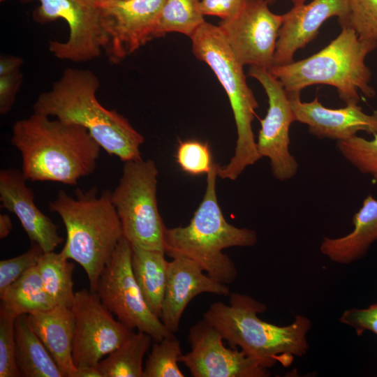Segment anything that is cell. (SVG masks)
Masks as SVG:
<instances>
[{
  "instance_id": "60d3db41",
  "label": "cell",
  "mask_w": 377,
  "mask_h": 377,
  "mask_svg": "<svg viewBox=\"0 0 377 377\" xmlns=\"http://www.w3.org/2000/svg\"><path fill=\"white\" fill-rule=\"evenodd\" d=\"M268 4H272L277 1L278 0H265ZM290 1L293 6H298L302 3H306V0H289Z\"/></svg>"
},
{
  "instance_id": "52a82bcc",
  "label": "cell",
  "mask_w": 377,
  "mask_h": 377,
  "mask_svg": "<svg viewBox=\"0 0 377 377\" xmlns=\"http://www.w3.org/2000/svg\"><path fill=\"white\" fill-rule=\"evenodd\" d=\"M190 38L193 54L212 70L230 101L237 128L236 146L229 163L219 165L217 174L222 179L235 180L261 158L252 129L258 104L246 82L244 66L233 54L218 25L205 22Z\"/></svg>"
},
{
  "instance_id": "f35d334b",
  "label": "cell",
  "mask_w": 377,
  "mask_h": 377,
  "mask_svg": "<svg viewBox=\"0 0 377 377\" xmlns=\"http://www.w3.org/2000/svg\"><path fill=\"white\" fill-rule=\"evenodd\" d=\"M73 377H101V375L97 367H82L76 369Z\"/></svg>"
},
{
  "instance_id": "8fae6325",
  "label": "cell",
  "mask_w": 377,
  "mask_h": 377,
  "mask_svg": "<svg viewBox=\"0 0 377 377\" xmlns=\"http://www.w3.org/2000/svg\"><path fill=\"white\" fill-rule=\"evenodd\" d=\"M248 75L258 80L268 100L265 117L260 120L256 142L261 158L267 157L274 177L283 182L297 172L298 163L289 149L290 127L295 121L288 95L281 82L269 70L250 66Z\"/></svg>"
},
{
  "instance_id": "9a60e30c",
  "label": "cell",
  "mask_w": 377,
  "mask_h": 377,
  "mask_svg": "<svg viewBox=\"0 0 377 377\" xmlns=\"http://www.w3.org/2000/svg\"><path fill=\"white\" fill-rule=\"evenodd\" d=\"M221 334L205 320L192 325L187 341L191 351L179 359L193 377H267L263 367L237 348H226Z\"/></svg>"
},
{
  "instance_id": "4dcf8cb0",
  "label": "cell",
  "mask_w": 377,
  "mask_h": 377,
  "mask_svg": "<svg viewBox=\"0 0 377 377\" xmlns=\"http://www.w3.org/2000/svg\"><path fill=\"white\" fill-rule=\"evenodd\" d=\"M16 318L14 313L0 306V377L21 376L16 361Z\"/></svg>"
},
{
  "instance_id": "f1b7e54d",
  "label": "cell",
  "mask_w": 377,
  "mask_h": 377,
  "mask_svg": "<svg viewBox=\"0 0 377 377\" xmlns=\"http://www.w3.org/2000/svg\"><path fill=\"white\" fill-rule=\"evenodd\" d=\"M342 156L362 174L377 182V134L367 140L357 135L337 142Z\"/></svg>"
},
{
  "instance_id": "1f68e13d",
  "label": "cell",
  "mask_w": 377,
  "mask_h": 377,
  "mask_svg": "<svg viewBox=\"0 0 377 377\" xmlns=\"http://www.w3.org/2000/svg\"><path fill=\"white\" fill-rule=\"evenodd\" d=\"M176 161L184 172L191 175H207L213 164L209 145L197 140L181 141Z\"/></svg>"
},
{
  "instance_id": "f546056e",
  "label": "cell",
  "mask_w": 377,
  "mask_h": 377,
  "mask_svg": "<svg viewBox=\"0 0 377 377\" xmlns=\"http://www.w3.org/2000/svg\"><path fill=\"white\" fill-rule=\"evenodd\" d=\"M343 27L353 29L362 40L377 44V0H349Z\"/></svg>"
},
{
  "instance_id": "e0dca14e",
  "label": "cell",
  "mask_w": 377,
  "mask_h": 377,
  "mask_svg": "<svg viewBox=\"0 0 377 377\" xmlns=\"http://www.w3.org/2000/svg\"><path fill=\"white\" fill-rule=\"evenodd\" d=\"M295 121L306 124L308 132L319 139L341 141L360 131L377 134V111L364 112L358 104L341 108H326L316 97L310 102L300 99V92L287 93Z\"/></svg>"
},
{
  "instance_id": "836d02e7",
  "label": "cell",
  "mask_w": 377,
  "mask_h": 377,
  "mask_svg": "<svg viewBox=\"0 0 377 377\" xmlns=\"http://www.w3.org/2000/svg\"><path fill=\"white\" fill-rule=\"evenodd\" d=\"M342 324L353 327L357 336L368 330L377 336V303L365 309L346 310L339 319Z\"/></svg>"
},
{
  "instance_id": "484cf974",
  "label": "cell",
  "mask_w": 377,
  "mask_h": 377,
  "mask_svg": "<svg viewBox=\"0 0 377 377\" xmlns=\"http://www.w3.org/2000/svg\"><path fill=\"white\" fill-rule=\"evenodd\" d=\"M61 251L43 253L36 267L44 288L56 306L71 308L75 292L73 291L74 264Z\"/></svg>"
},
{
  "instance_id": "603a6c76",
  "label": "cell",
  "mask_w": 377,
  "mask_h": 377,
  "mask_svg": "<svg viewBox=\"0 0 377 377\" xmlns=\"http://www.w3.org/2000/svg\"><path fill=\"white\" fill-rule=\"evenodd\" d=\"M16 361L24 377H64L53 358L31 329L27 314L15 322Z\"/></svg>"
},
{
  "instance_id": "74e56055",
  "label": "cell",
  "mask_w": 377,
  "mask_h": 377,
  "mask_svg": "<svg viewBox=\"0 0 377 377\" xmlns=\"http://www.w3.org/2000/svg\"><path fill=\"white\" fill-rule=\"evenodd\" d=\"M13 224L10 216L6 214L0 215V238H6L11 232Z\"/></svg>"
},
{
  "instance_id": "cb8c5ba5",
  "label": "cell",
  "mask_w": 377,
  "mask_h": 377,
  "mask_svg": "<svg viewBox=\"0 0 377 377\" xmlns=\"http://www.w3.org/2000/svg\"><path fill=\"white\" fill-rule=\"evenodd\" d=\"M1 306L16 316L56 306L46 292L36 266L29 269L0 295Z\"/></svg>"
},
{
  "instance_id": "5b68a950",
  "label": "cell",
  "mask_w": 377,
  "mask_h": 377,
  "mask_svg": "<svg viewBox=\"0 0 377 377\" xmlns=\"http://www.w3.org/2000/svg\"><path fill=\"white\" fill-rule=\"evenodd\" d=\"M218 165L213 163L207 174L203 198L189 223L184 227L165 228L163 249L172 258H188L198 263L211 278L228 285L235 280L237 269L223 250L253 246L258 242V236L254 230L235 227L226 220L216 191Z\"/></svg>"
},
{
  "instance_id": "d590c367",
  "label": "cell",
  "mask_w": 377,
  "mask_h": 377,
  "mask_svg": "<svg viewBox=\"0 0 377 377\" xmlns=\"http://www.w3.org/2000/svg\"><path fill=\"white\" fill-rule=\"evenodd\" d=\"M20 71L8 75L0 76V114L6 115L12 109L16 95L22 82Z\"/></svg>"
},
{
  "instance_id": "83f0119b",
  "label": "cell",
  "mask_w": 377,
  "mask_h": 377,
  "mask_svg": "<svg viewBox=\"0 0 377 377\" xmlns=\"http://www.w3.org/2000/svg\"><path fill=\"white\" fill-rule=\"evenodd\" d=\"M182 355L180 341L174 334L154 341L146 360L142 377H184L178 366Z\"/></svg>"
},
{
  "instance_id": "7c38bea8",
  "label": "cell",
  "mask_w": 377,
  "mask_h": 377,
  "mask_svg": "<svg viewBox=\"0 0 377 377\" xmlns=\"http://www.w3.org/2000/svg\"><path fill=\"white\" fill-rule=\"evenodd\" d=\"M165 0H114L97 6L103 50L118 64L154 39Z\"/></svg>"
},
{
  "instance_id": "4fadbf2b",
  "label": "cell",
  "mask_w": 377,
  "mask_h": 377,
  "mask_svg": "<svg viewBox=\"0 0 377 377\" xmlns=\"http://www.w3.org/2000/svg\"><path fill=\"white\" fill-rule=\"evenodd\" d=\"M265 0H246L232 18L219 27L233 54L242 65L270 70L283 15L274 13Z\"/></svg>"
},
{
  "instance_id": "e575fe53",
  "label": "cell",
  "mask_w": 377,
  "mask_h": 377,
  "mask_svg": "<svg viewBox=\"0 0 377 377\" xmlns=\"http://www.w3.org/2000/svg\"><path fill=\"white\" fill-rule=\"evenodd\" d=\"M246 0H199V6L204 16H216L221 20L234 17Z\"/></svg>"
},
{
  "instance_id": "b9f144b4",
  "label": "cell",
  "mask_w": 377,
  "mask_h": 377,
  "mask_svg": "<svg viewBox=\"0 0 377 377\" xmlns=\"http://www.w3.org/2000/svg\"><path fill=\"white\" fill-rule=\"evenodd\" d=\"M376 73H377V71H376ZM376 82H377V81H376Z\"/></svg>"
},
{
  "instance_id": "277c9868",
  "label": "cell",
  "mask_w": 377,
  "mask_h": 377,
  "mask_svg": "<svg viewBox=\"0 0 377 377\" xmlns=\"http://www.w3.org/2000/svg\"><path fill=\"white\" fill-rule=\"evenodd\" d=\"M61 219L66 239L61 251L84 269L89 290L95 292L98 279L124 237L121 224L112 200V191L101 194L96 186L77 188L75 196L60 190L49 204Z\"/></svg>"
},
{
  "instance_id": "8992f818",
  "label": "cell",
  "mask_w": 377,
  "mask_h": 377,
  "mask_svg": "<svg viewBox=\"0 0 377 377\" xmlns=\"http://www.w3.org/2000/svg\"><path fill=\"white\" fill-rule=\"evenodd\" d=\"M341 28L339 34L318 52L269 70L287 93H301L311 85L326 84L337 89L346 105L358 104L360 93L369 98L375 96L366 58L377 44L362 40L348 27Z\"/></svg>"
},
{
  "instance_id": "7a4b0ae2",
  "label": "cell",
  "mask_w": 377,
  "mask_h": 377,
  "mask_svg": "<svg viewBox=\"0 0 377 377\" xmlns=\"http://www.w3.org/2000/svg\"><path fill=\"white\" fill-rule=\"evenodd\" d=\"M99 86L91 71L66 68L52 88L38 96L34 112L84 127L108 154L124 162L141 158L143 135L124 116L98 102Z\"/></svg>"
},
{
  "instance_id": "9c48e42d",
  "label": "cell",
  "mask_w": 377,
  "mask_h": 377,
  "mask_svg": "<svg viewBox=\"0 0 377 377\" xmlns=\"http://www.w3.org/2000/svg\"><path fill=\"white\" fill-rule=\"evenodd\" d=\"M132 246L123 237L103 269L95 293L103 304L121 323L150 335L154 341L174 333L164 326L147 304L133 275Z\"/></svg>"
},
{
  "instance_id": "ac0fdd59",
  "label": "cell",
  "mask_w": 377,
  "mask_h": 377,
  "mask_svg": "<svg viewBox=\"0 0 377 377\" xmlns=\"http://www.w3.org/2000/svg\"><path fill=\"white\" fill-rule=\"evenodd\" d=\"M26 181L22 170L13 168L1 170V207L18 218L31 242L38 244L44 253L54 251L64 239L58 232V226L37 207L34 193Z\"/></svg>"
},
{
  "instance_id": "3957f363",
  "label": "cell",
  "mask_w": 377,
  "mask_h": 377,
  "mask_svg": "<svg viewBox=\"0 0 377 377\" xmlns=\"http://www.w3.org/2000/svg\"><path fill=\"white\" fill-rule=\"evenodd\" d=\"M267 310L265 304L239 293L230 295L229 305L213 302L203 313V320L214 327L231 348H239L247 356L269 369L279 362L290 366L294 356L308 350L306 335L311 320L297 315L286 326L263 321L258 313Z\"/></svg>"
},
{
  "instance_id": "30bf717a",
  "label": "cell",
  "mask_w": 377,
  "mask_h": 377,
  "mask_svg": "<svg viewBox=\"0 0 377 377\" xmlns=\"http://www.w3.org/2000/svg\"><path fill=\"white\" fill-rule=\"evenodd\" d=\"M71 309L75 318L73 360L77 369L97 367L133 332L115 320L97 294L90 290L75 292Z\"/></svg>"
},
{
  "instance_id": "4316f807",
  "label": "cell",
  "mask_w": 377,
  "mask_h": 377,
  "mask_svg": "<svg viewBox=\"0 0 377 377\" xmlns=\"http://www.w3.org/2000/svg\"><path fill=\"white\" fill-rule=\"evenodd\" d=\"M205 22L199 0H165L154 37L177 32L191 38Z\"/></svg>"
},
{
  "instance_id": "d4e9b609",
  "label": "cell",
  "mask_w": 377,
  "mask_h": 377,
  "mask_svg": "<svg viewBox=\"0 0 377 377\" xmlns=\"http://www.w3.org/2000/svg\"><path fill=\"white\" fill-rule=\"evenodd\" d=\"M151 340L145 332H132L124 343L99 362L101 377H142L143 357Z\"/></svg>"
},
{
  "instance_id": "5bb4252c",
  "label": "cell",
  "mask_w": 377,
  "mask_h": 377,
  "mask_svg": "<svg viewBox=\"0 0 377 377\" xmlns=\"http://www.w3.org/2000/svg\"><path fill=\"white\" fill-rule=\"evenodd\" d=\"M32 0H21L29 2ZM40 5L32 13L33 20L41 24L64 20L69 36L64 42L52 40L50 52L57 59L86 62L98 58L103 50V36L97 7L84 6L75 0H37Z\"/></svg>"
},
{
  "instance_id": "ba28073f",
  "label": "cell",
  "mask_w": 377,
  "mask_h": 377,
  "mask_svg": "<svg viewBox=\"0 0 377 377\" xmlns=\"http://www.w3.org/2000/svg\"><path fill=\"white\" fill-rule=\"evenodd\" d=\"M158 170L151 159L124 162L112 200L121 221L123 236L131 244L163 251L165 226L157 205Z\"/></svg>"
},
{
  "instance_id": "2e32d148",
  "label": "cell",
  "mask_w": 377,
  "mask_h": 377,
  "mask_svg": "<svg viewBox=\"0 0 377 377\" xmlns=\"http://www.w3.org/2000/svg\"><path fill=\"white\" fill-rule=\"evenodd\" d=\"M348 13L349 0H312L308 3L293 6L283 14L274 66L294 61L295 52L317 37L320 28L327 20L337 17L341 27Z\"/></svg>"
},
{
  "instance_id": "44dd1931",
  "label": "cell",
  "mask_w": 377,
  "mask_h": 377,
  "mask_svg": "<svg viewBox=\"0 0 377 377\" xmlns=\"http://www.w3.org/2000/svg\"><path fill=\"white\" fill-rule=\"evenodd\" d=\"M352 223V232L338 238L325 237L320 244V252L334 263L348 265L360 259L377 240V199L368 195Z\"/></svg>"
},
{
  "instance_id": "ffe728a7",
  "label": "cell",
  "mask_w": 377,
  "mask_h": 377,
  "mask_svg": "<svg viewBox=\"0 0 377 377\" xmlns=\"http://www.w3.org/2000/svg\"><path fill=\"white\" fill-rule=\"evenodd\" d=\"M27 318L64 376L73 377L77 368L73 360L75 318L71 308L56 306L29 313Z\"/></svg>"
},
{
  "instance_id": "d6a6232c",
  "label": "cell",
  "mask_w": 377,
  "mask_h": 377,
  "mask_svg": "<svg viewBox=\"0 0 377 377\" xmlns=\"http://www.w3.org/2000/svg\"><path fill=\"white\" fill-rule=\"evenodd\" d=\"M41 247L31 242L30 248L24 253L0 261V295L29 269L36 266L43 253Z\"/></svg>"
},
{
  "instance_id": "d6986e66",
  "label": "cell",
  "mask_w": 377,
  "mask_h": 377,
  "mask_svg": "<svg viewBox=\"0 0 377 377\" xmlns=\"http://www.w3.org/2000/svg\"><path fill=\"white\" fill-rule=\"evenodd\" d=\"M204 272L198 263L186 258L176 257L168 262L160 319L170 332L175 333L179 330L187 304L197 295L208 293L230 296L228 285L215 281Z\"/></svg>"
},
{
  "instance_id": "7402d4cb",
  "label": "cell",
  "mask_w": 377,
  "mask_h": 377,
  "mask_svg": "<svg viewBox=\"0 0 377 377\" xmlns=\"http://www.w3.org/2000/svg\"><path fill=\"white\" fill-rule=\"evenodd\" d=\"M131 246L134 277L149 308L160 318L168 276L165 253L163 251Z\"/></svg>"
},
{
  "instance_id": "ab89813d",
  "label": "cell",
  "mask_w": 377,
  "mask_h": 377,
  "mask_svg": "<svg viewBox=\"0 0 377 377\" xmlns=\"http://www.w3.org/2000/svg\"><path fill=\"white\" fill-rule=\"evenodd\" d=\"M80 3L89 7H96L101 3L114 0H75Z\"/></svg>"
},
{
  "instance_id": "8d00e7d4",
  "label": "cell",
  "mask_w": 377,
  "mask_h": 377,
  "mask_svg": "<svg viewBox=\"0 0 377 377\" xmlns=\"http://www.w3.org/2000/svg\"><path fill=\"white\" fill-rule=\"evenodd\" d=\"M24 61L22 58L3 55L0 58V76L8 75L20 71Z\"/></svg>"
},
{
  "instance_id": "6da1fadb",
  "label": "cell",
  "mask_w": 377,
  "mask_h": 377,
  "mask_svg": "<svg viewBox=\"0 0 377 377\" xmlns=\"http://www.w3.org/2000/svg\"><path fill=\"white\" fill-rule=\"evenodd\" d=\"M10 142L27 180L71 186L95 171L101 148L84 127L36 112L15 122Z\"/></svg>"
}]
</instances>
